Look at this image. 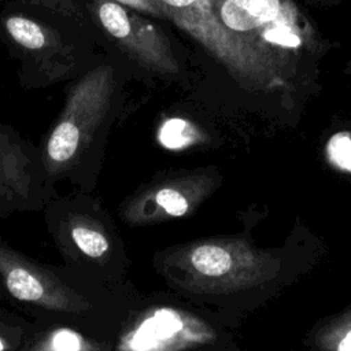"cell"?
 <instances>
[{
  "label": "cell",
  "mask_w": 351,
  "mask_h": 351,
  "mask_svg": "<svg viewBox=\"0 0 351 351\" xmlns=\"http://www.w3.org/2000/svg\"><path fill=\"white\" fill-rule=\"evenodd\" d=\"M221 22L278 63L317 44L308 18L292 0H211Z\"/></svg>",
  "instance_id": "obj_1"
},
{
  "label": "cell",
  "mask_w": 351,
  "mask_h": 351,
  "mask_svg": "<svg viewBox=\"0 0 351 351\" xmlns=\"http://www.w3.org/2000/svg\"><path fill=\"white\" fill-rule=\"evenodd\" d=\"M204 191L200 176L166 178L133 197L123 208V218L132 225H147L184 217L203 199Z\"/></svg>",
  "instance_id": "obj_6"
},
{
  "label": "cell",
  "mask_w": 351,
  "mask_h": 351,
  "mask_svg": "<svg viewBox=\"0 0 351 351\" xmlns=\"http://www.w3.org/2000/svg\"><path fill=\"white\" fill-rule=\"evenodd\" d=\"M49 348H52V350H81L85 347L78 335H75L74 332L62 329V330H58L52 336Z\"/></svg>",
  "instance_id": "obj_11"
},
{
  "label": "cell",
  "mask_w": 351,
  "mask_h": 351,
  "mask_svg": "<svg viewBox=\"0 0 351 351\" xmlns=\"http://www.w3.org/2000/svg\"><path fill=\"white\" fill-rule=\"evenodd\" d=\"M34 4H43L45 7H51L59 11H70L73 10V3L69 0H29Z\"/></svg>",
  "instance_id": "obj_13"
},
{
  "label": "cell",
  "mask_w": 351,
  "mask_h": 351,
  "mask_svg": "<svg viewBox=\"0 0 351 351\" xmlns=\"http://www.w3.org/2000/svg\"><path fill=\"white\" fill-rule=\"evenodd\" d=\"M330 160L340 169L351 171V138L343 133L335 134L328 144Z\"/></svg>",
  "instance_id": "obj_10"
},
{
  "label": "cell",
  "mask_w": 351,
  "mask_h": 351,
  "mask_svg": "<svg viewBox=\"0 0 351 351\" xmlns=\"http://www.w3.org/2000/svg\"><path fill=\"white\" fill-rule=\"evenodd\" d=\"M165 19L171 21L229 69L243 73L258 58V48L229 30L211 0H154Z\"/></svg>",
  "instance_id": "obj_3"
},
{
  "label": "cell",
  "mask_w": 351,
  "mask_h": 351,
  "mask_svg": "<svg viewBox=\"0 0 351 351\" xmlns=\"http://www.w3.org/2000/svg\"><path fill=\"white\" fill-rule=\"evenodd\" d=\"M0 277L18 300L62 313H81L88 303L51 273L0 244Z\"/></svg>",
  "instance_id": "obj_5"
},
{
  "label": "cell",
  "mask_w": 351,
  "mask_h": 351,
  "mask_svg": "<svg viewBox=\"0 0 351 351\" xmlns=\"http://www.w3.org/2000/svg\"><path fill=\"white\" fill-rule=\"evenodd\" d=\"M70 233L75 245L86 256L97 259L108 252L110 244L106 234L82 217L74 218L71 221Z\"/></svg>",
  "instance_id": "obj_7"
},
{
  "label": "cell",
  "mask_w": 351,
  "mask_h": 351,
  "mask_svg": "<svg viewBox=\"0 0 351 351\" xmlns=\"http://www.w3.org/2000/svg\"><path fill=\"white\" fill-rule=\"evenodd\" d=\"M114 90L110 66L92 70L71 88L45 147V158L52 170H60L74 160L107 114Z\"/></svg>",
  "instance_id": "obj_2"
},
{
  "label": "cell",
  "mask_w": 351,
  "mask_h": 351,
  "mask_svg": "<svg viewBox=\"0 0 351 351\" xmlns=\"http://www.w3.org/2000/svg\"><path fill=\"white\" fill-rule=\"evenodd\" d=\"M333 1H340V0H333Z\"/></svg>",
  "instance_id": "obj_16"
},
{
  "label": "cell",
  "mask_w": 351,
  "mask_h": 351,
  "mask_svg": "<svg viewBox=\"0 0 351 351\" xmlns=\"http://www.w3.org/2000/svg\"><path fill=\"white\" fill-rule=\"evenodd\" d=\"M1 348H4V344L0 341V350H1Z\"/></svg>",
  "instance_id": "obj_15"
},
{
  "label": "cell",
  "mask_w": 351,
  "mask_h": 351,
  "mask_svg": "<svg viewBox=\"0 0 351 351\" xmlns=\"http://www.w3.org/2000/svg\"><path fill=\"white\" fill-rule=\"evenodd\" d=\"M115 1L121 3L122 5L129 7L132 10L148 14V15L155 16V18H163L165 19V15H163L162 10L155 4L154 0H115Z\"/></svg>",
  "instance_id": "obj_12"
},
{
  "label": "cell",
  "mask_w": 351,
  "mask_h": 351,
  "mask_svg": "<svg viewBox=\"0 0 351 351\" xmlns=\"http://www.w3.org/2000/svg\"><path fill=\"white\" fill-rule=\"evenodd\" d=\"M337 348H340V350H351V330L344 336V339L337 346Z\"/></svg>",
  "instance_id": "obj_14"
},
{
  "label": "cell",
  "mask_w": 351,
  "mask_h": 351,
  "mask_svg": "<svg viewBox=\"0 0 351 351\" xmlns=\"http://www.w3.org/2000/svg\"><path fill=\"white\" fill-rule=\"evenodd\" d=\"M158 137L162 145H165L166 148L180 149L195 141L196 130L189 122L174 118L166 121L162 125Z\"/></svg>",
  "instance_id": "obj_9"
},
{
  "label": "cell",
  "mask_w": 351,
  "mask_h": 351,
  "mask_svg": "<svg viewBox=\"0 0 351 351\" xmlns=\"http://www.w3.org/2000/svg\"><path fill=\"white\" fill-rule=\"evenodd\" d=\"M4 25L10 37L26 49L38 51L48 43L47 33L43 26L29 18L14 15L7 18Z\"/></svg>",
  "instance_id": "obj_8"
},
{
  "label": "cell",
  "mask_w": 351,
  "mask_h": 351,
  "mask_svg": "<svg viewBox=\"0 0 351 351\" xmlns=\"http://www.w3.org/2000/svg\"><path fill=\"white\" fill-rule=\"evenodd\" d=\"M90 5L104 32L136 62L159 74L178 73L170 43L158 26L115 0H92Z\"/></svg>",
  "instance_id": "obj_4"
}]
</instances>
